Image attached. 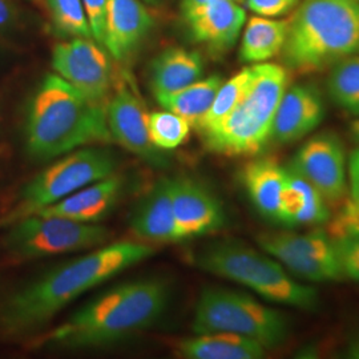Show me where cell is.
<instances>
[{
    "instance_id": "1",
    "label": "cell",
    "mask_w": 359,
    "mask_h": 359,
    "mask_svg": "<svg viewBox=\"0 0 359 359\" xmlns=\"http://www.w3.org/2000/svg\"><path fill=\"white\" fill-rule=\"evenodd\" d=\"M152 255L148 245L118 241L67 261L1 301L0 333L22 337L36 332L76 298Z\"/></svg>"
},
{
    "instance_id": "2",
    "label": "cell",
    "mask_w": 359,
    "mask_h": 359,
    "mask_svg": "<svg viewBox=\"0 0 359 359\" xmlns=\"http://www.w3.org/2000/svg\"><path fill=\"white\" fill-rule=\"evenodd\" d=\"M169 287L161 280L121 283L79 309L40 344L65 348L109 345L148 329L169 304Z\"/></svg>"
},
{
    "instance_id": "3",
    "label": "cell",
    "mask_w": 359,
    "mask_h": 359,
    "mask_svg": "<svg viewBox=\"0 0 359 359\" xmlns=\"http://www.w3.org/2000/svg\"><path fill=\"white\" fill-rule=\"evenodd\" d=\"M25 133L27 152L40 161L112 142L104 103L90 100L53 74L44 76L29 102Z\"/></svg>"
},
{
    "instance_id": "4",
    "label": "cell",
    "mask_w": 359,
    "mask_h": 359,
    "mask_svg": "<svg viewBox=\"0 0 359 359\" xmlns=\"http://www.w3.org/2000/svg\"><path fill=\"white\" fill-rule=\"evenodd\" d=\"M283 62L299 74L318 72L359 55V4L353 0H304L289 19Z\"/></svg>"
},
{
    "instance_id": "5",
    "label": "cell",
    "mask_w": 359,
    "mask_h": 359,
    "mask_svg": "<svg viewBox=\"0 0 359 359\" xmlns=\"http://www.w3.org/2000/svg\"><path fill=\"white\" fill-rule=\"evenodd\" d=\"M287 87L289 75L283 65H252V79L240 103L215 128L201 133L206 148L225 156L259 152L271 139L276 112Z\"/></svg>"
},
{
    "instance_id": "6",
    "label": "cell",
    "mask_w": 359,
    "mask_h": 359,
    "mask_svg": "<svg viewBox=\"0 0 359 359\" xmlns=\"http://www.w3.org/2000/svg\"><path fill=\"white\" fill-rule=\"evenodd\" d=\"M193 261L198 269L240 283L270 302L301 310L318 308L314 287L294 280L276 258L246 245L233 241L208 245Z\"/></svg>"
},
{
    "instance_id": "7",
    "label": "cell",
    "mask_w": 359,
    "mask_h": 359,
    "mask_svg": "<svg viewBox=\"0 0 359 359\" xmlns=\"http://www.w3.org/2000/svg\"><path fill=\"white\" fill-rule=\"evenodd\" d=\"M196 334L231 333L268 348L283 345L290 334L287 317L252 295L226 287H205L197 299L192 323Z\"/></svg>"
},
{
    "instance_id": "8",
    "label": "cell",
    "mask_w": 359,
    "mask_h": 359,
    "mask_svg": "<svg viewBox=\"0 0 359 359\" xmlns=\"http://www.w3.org/2000/svg\"><path fill=\"white\" fill-rule=\"evenodd\" d=\"M115 154L102 148H80L43 169L29 180L18 194L13 206L0 218V226L35 215L79 189L115 173Z\"/></svg>"
},
{
    "instance_id": "9",
    "label": "cell",
    "mask_w": 359,
    "mask_h": 359,
    "mask_svg": "<svg viewBox=\"0 0 359 359\" xmlns=\"http://www.w3.org/2000/svg\"><path fill=\"white\" fill-rule=\"evenodd\" d=\"M4 249L13 259H34L96 249L109 238V231L95 222L31 215L11 224Z\"/></svg>"
},
{
    "instance_id": "10",
    "label": "cell",
    "mask_w": 359,
    "mask_h": 359,
    "mask_svg": "<svg viewBox=\"0 0 359 359\" xmlns=\"http://www.w3.org/2000/svg\"><path fill=\"white\" fill-rule=\"evenodd\" d=\"M257 243L285 269L309 283L341 281L345 276L337 256L335 245L327 233H264Z\"/></svg>"
},
{
    "instance_id": "11",
    "label": "cell",
    "mask_w": 359,
    "mask_h": 359,
    "mask_svg": "<svg viewBox=\"0 0 359 359\" xmlns=\"http://www.w3.org/2000/svg\"><path fill=\"white\" fill-rule=\"evenodd\" d=\"M52 68L90 100L104 103L112 83L108 53L93 39L74 38L52 51Z\"/></svg>"
},
{
    "instance_id": "12",
    "label": "cell",
    "mask_w": 359,
    "mask_h": 359,
    "mask_svg": "<svg viewBox=\"0 0 359 359\" xmlns=\"http://www.w3.org/2000/svg\"><path fill=\"white\" fill-rule=\"evenodd\" d=\"M289 169L311 184L326 203H338L347 192V157L344 142L334 133H321L305 142Z\"/></svg>"
},
{
    "instance_id": "13",
    "label": "cell",
    "mask_w": 359,
    "mask_h": 359,
    "mask_svg": "<svg viewBox=\"0 0 359 359\" xmlns=\"http://www.w3.org/2000/svg\"><path fill=\"white\" fill-rule=\"evenodd\" d=\"M105 111L112 140L154 167L168 165L167 157L151 142L142 100L126 83L117 87Z\"/></svg>"
},
{
    "instance_id": "14",
    "label": "cell",
    "mask_w": 359,
    "mask_h": 359,
    "mask_svg": "<svg viewBox=\"0 0 359 359\" xmlns=\"http://www.w3.org/2000/svg\"><path fill=\"white\" fill-rule=\"evenodd\" d=\"M173 213L182 240L201 237L219 231L225 213L217 198L191 179H170Z\"/></svg>"
},
{
    "instance_id": "15",
    "label": "cell",
    "mask_w": 359,
    "mask_h": 359,
    "mask_svg": "<svg viewBox=\"0 0 359 359\" xmlns=\"http://www.w3.org/2000/svg\"><path fill=\"white\" fill-rule=\"evenodd\" d=\"M325 117L321 92L313 84L287 87L273 121L271 139L277 144H292L320 127Z\"/></svg>"
},
{
    "instance_id": "16",
    "label": "cell",
    "mask_w": 359,
    "mask_h": 359,
    "mask_svg": "<svg viewBox=\"0 0 359 359\" xmlns=\"http://www.w3.org/2000/svg\"><path fill=\"white\" fill-rule=\"evenodd\" d=\"M194 41L212 52L228 51L240 38L246 11L236 0H215L184 16Z\"/></svg>"
},
{
    "instance_id": "17",
    "label": "cell",
    "mask_w": 359,
    "mask_h": 359,
    "mask_svg": "<svg viewBox=\"0 0 359 359\" xmlns=\"http://www.w3.org/2000/svg\"><path fill=\"white\" fill-rule=\"evenodd\" d=\"M154 18L140 0H109L103 46L118 62L130 57L154 27Z\"/></svg>"
},
{
    "instance_id": "18",
    "label": "cell",
    "mask_w": 359,
    "mask_h": 359,
    "mask_svg": "<svg viewBox=\"0 0 359 359\" xmlns=\"http://www.w3.org/2000/svg\"><path fill=\"white\" fill-rule=\"evenodd\" d=\"M129 226L137 237L147 241L163 244L182 241L172 206L170 179L158 180L136 204Z\"/></svg>"
},
{
    "instance_id": "19",
    "label": "cell",
    "mask_w": 359,
    "mask_h": 359,
    "mask_svg": "<svg viewBox=\"0 0 359 359\" xmlns=\"http://www.w3.org/2000/svg\"><path fill=\"white\" fill-rule=\"evenodd\" d=\"M123 185L121 177L114 173L79 189L53 205L44 208L38 215L69 218L80 222H96L112 210L121 194Z\"/></svg>"
},
{
    "instance_id": "20",
    "label": "cell",
    "mask_w": 359,
    "mask_h": 359,
    "mask_svg": "<svg viewBox=\"0 0 359 359\" xmlns=\"http://www.w3.org/2000/svg\"><path fill=\"white\" fill-rule=\"evenodd\" d=\"M243 181L257 210L264 217L280 222L286 168L270 158L255 160L245 167Z\"/></svg>"
},
{
    "instance_id": "21",
    "label": "cell",
    "mask_w": 359,
    "mask_h": 359,
    "mask_svg": "<svg viewBox=\"0 0 359 359\" xmlns=\"http://www.w3.org/2000/svg\"><path fill=\"white\" fill-rule=\"evenodd\" d=\"M327 203L320 192L286 168L280 224L287 228L299 225H321L330 219Z\"/></svg>"
},
{
    "instance_id": "22",
    "label": "cell",
    "mask_w": 359,
    "mask_h": 359,
    "mask_svg": "<svg viewBox=\"0 0 359 359\" xmlns=\"http://www.w3.org/2000/svg\"><path fill=\"white\" fill-rule=\"evenodd\" d=\"M177 353L187 359H261L266 348L238 334L206 333L181 341Z\"/></svg>"
},
{
    "instance_id": "23",
    "label": "cell",
    "mask_w": 359,
    "mask_h": 359,
    "mask_svg": "<svg viewBox=\"0 0 359 359\" xmlns=\"http://www.w3.org/2000/svg\"><path fill=\"white\" fill-rule=\"evenodd\" d=\"M204 75V60L198 52L173 47L161 52L151 65L154 95L188 87Z\"/></svg>"
},
{
    "instance_id": "24",
    "label": "cell",
    "mask_w": 359,
    "mask_h": 359,
    "mask_svg": "<svg viewBox=\"0 0 359 359\" xmlns=\"http://www.w3.org/2000/svg\"><path fill=\"white\" fill-rule=\"evenodd\" d=\"M240 47L244 63L258 65L281 55L287 36L289 19L253 16L245 23Z\"/></svg>"
},
{
    "instance_id": "25",
    "label": "cell",
    "mask_w": 359,
    "mask_h": 359,
    "mask_svg": "<svg viewBox=\"0 0 359 359\" xmlns=\"http://www.w3.org/2000/svg\"><path fill=\"white\" fill-rule=\"evenodd\" d=\"M222 83L224 80L219 75H212L206 79H200L181 90L158 93L154 96L165 111L184 117L196 128L209 111Z\"/></svg>"
},
{
    "instance_id": "26",
    "label": "cell",
    "mask_w": 359,
    "mask_h": 359,
    "mask_svg": "<svg viewBox=\"0 0 359 359\" xmlns=\"http://www.w3.org/2000/svg\"><path fill=\"white\" fill-rule=\"evenodd\" d=\"M327 90L341 109L359 117V55L348 56L332 67Z\"/></svg>"
},
{
    "instance_id": "27",
    "label": "cell",
    "mask_w": 359,
    "mask_h": 359,
    "mask_svg": "<svg viewBox=\"0 0 359 359\" xmlns=\"http://www.w3.org/2000/svg\"><path fill=\"white\" fill-rule=\"evenodd\" d=\"M252 79V65L246 67L231 76L228 81H224L217 90V95L210 105L209 111L201 118L196 129L204 133L209 129L215 128L226 116L231 114L234 107L240 103Z\"/></svg>"
},
{
    "instance_id": "28",
    "label": "cell",
    "mask_w": 359,
    "mask_h": 359,
    "mask_svg": "<svg viewBox=\"0 0 359 359\" xmlns=\"http://www.w3.org/2000/svg\"><path fill=\"white\" fill-rule=\"evenodd\" d=\"M191 123L169 111L148 115V132L151 142L161 151H173L188 140Z\"/></svg>"
},
{
    "instance_id": "29",
    "label": "cell",
    "mask_w": 359,
    "mask_h": 359,
    "mask_svg": "<svg viewBox=\"0 0 359 359\" xmlns=\"http://www.w3.org/2000/svg\"><path fill=\"white\" fill-rule=\"evenodd\" d=\"M47 6L53 26L63 36L93 39L81 0H47Z\"/></svg>"
},
{
    "instance_id": "30",
    "label": "cell",
    "mask_w": 359,
    "mask_h": 359,
    "mask_svg": "<svg viewBox=\"0 0 359 359\" xmlns=\"http://www.w3.org/2000/svg\"><path fill=\"white\" fill-rule=\"evenodd\" d=\"M333 241L344 276L359 283V233Z\"/></svg>"
},
{
    "instance_id": "31",
    "label": "cell",
    "mask_w": 359,
    "mask_h": 359,
    "mask_svg": "<svg viewBox=\"0 0 359 359\" xmlns=\"http://www.w3.org/2000/svg\"><path fill=\"white\" fill-rule=\"evenodd\" d=\"M93 39L103 46L109 0H81Z\"/></svg>"
},
{
    "instance_id": "32",
    "label": "cell",
    "mask_w": 359,
    "mask_h": 359,
    "mask_svg": "<svg viewBox=\"0 0 359 359\" xmlns=\"http://www.w3.org/2000/svg\"><path fill=\"white\" fill-rule=\"evenodd\" d=\"M299 0H246V7L258 16L281 18L292 13Z\"/></svg>"
},
{
    "instance_id": "33",
    "label": "cell",
    "mask_w": 359,
    "mask_h": 359,
    "mask_svg": "<svg viewBox=\"0 0 359 359\" xmlns=\"http://www.w3.org/2000/svg\"><path fill=\"white\" fill-rule=\"evenodd\" d=\"M347 184L350 198L359 208V147L350 154L347 160Z\"/></svg>"
},
{
    "instance_id": "34",
    "label": "cell",
    "mask_w": 359,
    "mask_h": 359,
    "mask_svg": "<svg viewBox=\"0 0 359 359\" xmlns=\"http://www.w3.org/2000/svg\"><path fill=\"white\" fill-rule=\"evenodd\" d=\"M16 10L11 0H0V28L13 26Z\"/></svg>"
},
{
    "instance_id": "35",
    "label": "cell",
    "mask_w": 359,
    "mask_h": 359,
    "mask_svg": "<svg viewBox=\"0 0 359 359\" xmlns=\"http://www.w3.org/2000/svg\"><path fill=\"white\" fill-rule=\"evenodd\" d=\"M215 0H182L181 1V13L182 16L192 13L194 10L205 6L208 3H212ZM236 1H243V0H236Z\"/></svg>"
},
{
    "instance_id": "36",
    "label": "cell",
    "mask_w": 359,
    "mask_h": 359,
    "mask_svg": "<svg viewBox=\"0 0 359 359\" xmlns=\"http://www.w3.org/2000/svg\"><path fill=\"white\" fill-rule=\"evenodd\" d=\"M347 357L359 358V337L355 338L347 348Z\"/></svg>"
},
{
    "instance_id": "37",
    "label": "cell",
    "mask_w": 359,
    "mask_h": 359,
    "mask_svg": "<svg viewBox=\"0 0 359 359\" xmlns=\"http://www.w3.org/2000/svg\"><path fill=\"white\" fill-rule=\"evenodd\" d=\"M350 133H351V137H353L355 142H359V117L351 123V126H350Z\"/></svg>"
},
{
    "instance_id": "38",
    "label": "cell",
    "mask_w": 359,
    "mask_h": 359,
    "mask_svg": "<svg viewBox=\"0 0 359 359\" xmlns=\"http://www.w3.org/2000/svg\"><path fill=\"white\" fill-rule=\"evenodd\" d=\"M353 1H355V3H358L359 4V0H353Z\"/></svg>"
},
{
    "instance_id": "39",
    "label": "cell",
    "mask_w": 359,
    "mask_h": 359,
    "mask_svg": "<svg viewBox=\"0 0 359 359\" xmlns=\"http://www.w3.org/2000/svg\"><path fill=\"white\" fill-rule=\"evenodd\" d=\"M147 1H154V0H147Z\"/></svg>"
}]
</instances>
